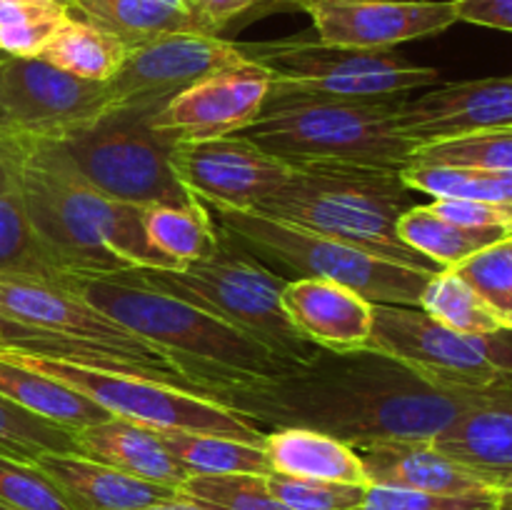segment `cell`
Masks as SVG:
<instances>
[{"label":"cell","instance_id":"cell-1","mask_svg":"<svg viewBox=\"0 0 512 510\" xmlns=\"http://www.w3.org/2000/svg\"><path fill=\"white\" fill-rule=\"evenodd\" d=\"M512 390H465L430 383L388 355L373 350H320L280 380L225 388L220 400L250 423L310 428L343 443L433 440L465 410Z\"/></svg>","mask_w":512,"mask_h":510},{"label":"cell","instance_id":"cell-2","mask_svg":"<svg viewBox=\"0 0 512 510\" xmlns=\"http://www.w3.org/2000/svg\"><path fill=\"white\" fill-rule=\"evenodd\" d=\"M30 223L55 268L68 278L133 268H178L148 243L143 208L88 183L58 140L0 135Z\"/></svg>","mask_w":512,"mask_h":510},{"label":"cell","instance_id":"cell-3","mask_svg":"<svg viewBox=\"0 0 512 510\" xmlns=\"http://www.w3.org/2000/svg\"><path fill=\"white\" fill-rule=\"evenodd\" d=\"M65 288L168 355L195 393L213 395L225 388L273 383L300 365L280 358L230 320L148 288L125 273L80 275L70 278Z\"/></svg>","mask_w":512,"mask_h":510},{"label":"cell","instance_id":"cell-4","mask_svg":"<svg viewBox=\"0 0 512 510\" xmlns=\"http://www.w3.org/2000/svg\"><path fill=\"white\" fill-rule=\"evenodd\" d=\"M410 195L400 170L308 163L293 165L288 183L255 210L435 275L443 268L398 238L400 215L413 208Z\"/></svg>","mask_w":512,"mask_h":510},{"label":"cell","instance_id":"cell-5","mask_svg":"<svg viewBox=\"0 0 512 510\" xmlns=\"http://www.w3.org/2000/svg\"><path fill=\"white\" fill-rule=\"evenodd\" d=\"M395 98H308L268 95L240 135L290 165L328 163L403 170L415 145L400 133Z\"/></svg>","mask_w":512,"mask_h":510},{"label":"cell","instance_id":"cell-6","mask_svg":"<svg viewBox=\"0 0 512 510\" xmlns=\"http://www.w3.org/2000/svg\"><path fill=\"white\" fill-rule=\"evenodd\" d=\"M123 273L148 288L230 320L290 363H310L323 350L290 320L283 305L285 280L223 228H218L213 253L198 263L183 268H133Z\"/></svg>","mask_w":512,"mask_h":510},{"label":"cell","instance_id":"cell-7","mask_svg":"<svg viewBox=\"0 0 512 510\" xmlns=\"http://www.w3.org/2000/svg\"><path fill=\"white\" fill-rule=\"evenodd\" d=\"M200 203L218 228L238 238L258 258L275 260L303 278L333 280L360 293L370 303L418 308L425 283L433 278L425 270L390 263L343 240L313 233L255 208H233L208 200Z\"/></svg>","mask_w":512,"mask_h":510},{"label":"cell","instance_id":"cell-8","mask_svg":"<svg viewBox=\"0 0 512 510\" xmlns=\"http://www.w3.org/2000/svg\"><path fill=\"white\" fill-rule=\"evenodd\" d=\"M0 358L60 380L100 405L113 418L143 425L155 433L183 430V433L228 435V438L258 445L265 443V433L258 425L230 410L220 400L195 393V390L158 383L140 375L110 373V370L88 368V365L68 363L60 358H45V355L25 353V350L0 348Z\"/></svg>","mask_w":512,"mask_h":510},{"label":"cell","instance_id":"cell-9","mask_svg":"<svg viewBox=\"0 0 512 510\" xmlns=\"http://www.w3.org/2000/svg\"><path fill=\"white\" fill-rule=\"evenodd\" d=\"M158 108L118 105L98 123L58 140L78 173L118 203L185 205L195 200L173 168V143L150 128Z\"/></svg>","mask_w":512,"mask_h":510},{"label":"cell","instance_id":"cell-10","mask_svg":"<svg viewBox=\"0 0 512 510\" xmlns=\"http://www.w3.org/2000/svg\"><path fill=\"white\" fill-rule=\"evenodd\" d=\"M245 58L270 70V95L308 98H395L438 85L435 68L390 50L333 48L320 40L240 43Z\"/></svg>","mask_w":512,"mask_h":510},{"label":"cell","instance_id":"cell-11","mask_svg":"<svg viewBox=\"0 0 512 510\" xmlns=\"http://www.w3.org/2000/svg\"><path fill=\"white\" fill-rule=\"evenodd\" d=\"M365 350L388 355L430 383L465 390H512V333L465 335L415 305L373 303Z\"/></svg>","mask_w":512,"mask_h":510},{"label":"cell","instance_id":"cell-12","mask_svg":"<svg viewBox=\"0 0 512 510\" xmlns=\"http://www.w3.org/2000/svg\"><path fill=\"white\" fill-rule=\"evenodd\" d=\"M0 323L15 325L25 333L43 338L100 345L133 360L150 380L193 390L185 375L170 363L168 355L110 320L65 285L0 275Z\"/></svg>","mask_w":512,"mask_h":510},{"label":"cell","instance_id":"cell-13","mask_svg":"<svg viewBox=\"0 0 512 510\" xmlns=\"http://www.w3.org/2000/svg\"><path fill=\"white\" fill-rule=\"evenodd\" d=\"M115 108L110 83L75 78L43 58L0 53V135L65 140Z\"/></svg>","mask_w":512,"mask_h":510},{"label":"cell","instance_id":"cell-14","mask_svg":"<svg viewBox=\"0 0 512 510\" xmlns=\"http://www.w3.org/2000/svg\"><path fill=\"white\" fill-rule=\"evenodd\" d=\"M243 45L220 35L170 33L128 48L110 80L118 105L160 108L180 90L208 75L245 63Z\"/></svg>","mask_w":512,"mask_h":510},{"label":"cell","instance_id":"cell-15","mask_svg":"<svg viewBox=\"0 0 512 510\" xmlns=\"http://www.w3.org/2000/svg\"><path fill=\"white\" fill-rule=\"evenodd\" d=\"M268 95L270 70L245 60L165 100L150 115V128L173 145L235 135L258 118Z\"/></svg>","mask_w":512,"mask_h":510},{"label":"cell","instance_id":"cell-16","mask_svg":"<svg viewBox=\"0 0 512 510\" xmlns=\"http://www.w3.org/2000/svg\"><path fill=\"white\" fill-rule=\"evenodd\" d=\"M173 168L198 200L258 208L293 175V165L265 153L240 133L173 145Z\"/></svg>","mask_w":512,"mask_h":510},{"label":"cell","instance_id":"cell-17","mask_svg":"<svg viewBox=\"0 0 512 510\" xmlns=\"http://www.w3.org/2000/svg\"><path fill=\"white\" fill-rule=\"evenodd\" d=\"M310 15L318 40L333 48L390 50L453 28L455 0H293Z\"/></svg>","mask_w":512,"mask_h":510},{"label":"cell","instance_id":"cell-18","mask_svg":"<svg viewBox=\"0 0 512 510\" xmlns=\"http://www.w3.org/2000/svg\"><path fill=\"white\" fill-rule=\"evenodd\" d=\"M398 128L415 148L512 128V75L445 83L418 98H405L398 110Z\"/></svg>","mask_w":512,"mask_h":510},{"label":"cell","instance_id":"cell-19","mask_svg":"<svg viewBox=\"0 0 512 510\" xmlns=\"http://www.w3.org/2000/svg\"><path fill=\"white\" fill-rule=\"evenodd\" d=\"M368 483L423 490L435 495L498 493L500 480L458 463L433 440H380L358 445Z\"/></svg>","mask_w":512,"mask_h":510},{"label":"cell","instance_id":"cell-20","mask_svg":"<svg viewBox=\"0 0 512 510\" xmlns=\"http://www.w3.org/2000/svg\"><path fill=\"white\" fill-rule=\"evenodd\" d=\"M283 305L310 343L333 353L363 350L373 330V303L333 280H290L283 288Z\"/></svg>","mask_w":512,"mask_h":510},{"label":"cell","instance_id":"cell-21","mask_svg":"<svg viewBox=\"0 0 512 510\" xmlns=\"http://www.w3.org/2000/svg\"><path fill=\"white\" fill-rule=\"evenodd\" d=\"M73 443L75 453L148 483L178 490L190 478L183 465L165 448L160 433L113 415L88 428L73 430Z\"/></svg>","mask_w":512,"mask_h":510},{"label":"cell","instance_id":"cell-22","mask_svg":"<svg viewBox=\"0 0 512 510\" xmlns=\"http://www.w3.org/2000/svg\"><path fill=\"white\" fill-rule=\"evenodd\" d=\"M35 465L65 490L78 510H143L178 495L175 488L133 478L80 453H50Z\"/></svg>","mask_w":512,"mask_h":510},{"label":"cell","instance_id":"cell-23","mask_svg":"<svg viewBox=\"0 0 512 510\" xmlns=\"http://www.w3.org/2000/svg\"><path fill=\"white\" fill-rule=\"evenodd\" d=\"M435 448L458 463L503 480L512 470V393L465 410L433 438Z\"/></svg>","mask_w":512,"mask_h":510},{"label":"cell","instance_id":"cell-24","mask_svg":"<svg viewBox=\"0 0 512 510\" xmlns=\"http://www.w3.org/2000/svg\"><path fill=\"white\" fill-rule=\"evenodd\" d=\"M265 455L273 473L328 483L370 485L353 445L310 428H275L265 433Z\"/></svg>","mask_w":512,"mask_h":510},{"label":"cell","instance_id":"cell-25","mask_svg":"<svg viewBox=\"0 0 512 510\" xmlns=\"http://www.w3.org/2000/svg\"><path fill=\"white\" fill-rule=\"evenodd\" d=\"M70 15L108 30L128 48L170 33H205L195 0H75Z\"/></svg>","mask_w":512,"mask_h":510},{"label":"cell","instance_id":"cell-26","mask_svg":"<svg viewBox=\"0 0 512 510\" xmlns=\"http://www.w3.org/2000/svg\"><path fill=\"white\" fill-rule=\"evenodd\" d=\"M0 275L33 278L53 285L70 283L68 275L55 268L40 245L18 180L3 155H0Z\"/></svg>","mask_w":512,"mask_h":510},{"label":"cell","instance_id":"cell-27","mask_svg":"<svg viewBox=\"0 0 512 510\" xmlns=\"http://www.w3.org/2000/svg\"><path fill=\"white\" fill-rule=\"evenodd\" d=\"M0 395L65 430L88 428L110 418L100 405L70 385L5 358H0Z\"/></svg>","mask_w":512,"mask_h":510},{"label":"cell","instance_id":"cell-28","mask_svg":"<svg viewBox=\"0 0 512 510\" xmlns=\"http://www.w3.org/2000/svg\"><path fill=\"white\" fill-rule=\"evenodd\" d=\"M512 230L500 228H465L435 215L428 205H413L398 220V238L408 248L438 263L443 270L455 268L470 255L498 243Z\"/></svg>","mask_w":512,"mask_h":510},{"label":"cell","instance_id":"cell-29","mask_svg":"<svg viewBox=\"0 0 512 510\" xmlns=\"http://www.w3.org/2000/svg\"><path fill=\"white\" fill-rule=\"evenodd\" d=\"M125 55L128 45L123 40L70 15L38 58L48 60L50 65L75 78L110 83L123 65Z\"/></svg>","mask_w":512,"mask_h":510},{"label":"cell","instance_id":"cell-30","mask_svg":"<svg viewBox=\"0 0 512 510\" xmlns=\"http://www.w3.org/2000/svg\"><path fill=\"white\" fill-rule=\"evenodd\" d=\"M143 225L148 243L178 268L208 258L218 243V225L198 198L185 205L143 208Z\"/></svg>","mask_w":512,"mask_h":510},{"label":"cell","instance_id":"cell-31","mask_svg":"<svg viewBox=\"0 0 512 510\" xmlns=\"http://www.w3.org/2000/svg\"><path fill=\"white\" fill-rule=\"evenodd\" d=\"M165 448L188 475H268L273 473L263 445L215 433H160Z\"/></svg>","mask_w":512,"mask_h":510},{"label":"cell","instance_id":"cell-32","mask_svg":"<svg viewBox=\"0 0 512 510\" xmlns=\"http://www.w3.org/2000/svg\"><path fill=\"white\" fill-rule=\"evenodd\" d=\"M400 178L413 193L433 195V200L458 198L512 205V173L505 170L408 163L400 170Z\"/></svg>","mask_w":512,"mask_h":510},{"label":"cell","instance_id":"cell-33","mask_svg":"<svg viewBox=\"0 0 512 510\" xmlns=\"http://www.w3.org/2000/svg\"><path fill=\"white\" fill-rule=\"evenodd\" d=\"M420 310L438 323L465 335H495L503 333L488 305L478 293L460 278L455 270H440L425 283L420 295Z\"/></svg>","mask_w":512,"mask_h":510},{"label":"cell","instance_id":"cell-34","mask_svg":"<svg viewBox=\"0 0 512 510\" xmlns=\"http://www.w3.org/2000/svg\"><path fill=\"white\" fill-rule=\"evenodd\" d=\"M68 18L55 0H0V53L38 58Z\"/></svg>","mask_w":512,"mask_h":510},{"label":"cell","instance_id":"cell-35","mask_svg":"<svg viewBox=\"0 0 512 510\" xmlns=\"http://www.w3.org/2000/svg\"><path fill=\"white\" fill-rule=\"evenodd\" d=\"M50 453H75L73 430L60 428L0 395V455L38 463Z\"/></svg>","mask_w":512,"mask_h":510},{"label":"cell","instance_id":"cell-36","mask_svg":"<svg viewBox=\"0 0 512 510\" xmlns=\"http://www.w3.org/2000/svg\"><path fill=\"white\" fill-rule=\"evenodd\" d=\"M410 163L463 165V168L505 170L512 173V128L485 130V133L460 135L413 148Z\"/></svg>","mask_w":512,"mask_h":510},{"label":"cell","instance_id":"cell-37","mask_svg":"<svg viewBox=\"0 0 512 510\" xmlns=\"http://www.w3.org/2000/svg\"><path fill=\"white\" fill-rule=\"evenodd\" d=\"M450 270L483 298L503 330L512 333V233Z\"/></svg>","mask_w":512,"mask_h":510},{"label":"cell","instance_id":"cell-38","mask_svg":"<svg viewBox=\"0 0 512 510\" xmlns=\"http://www.w3.org/2000/svg\"><path fill=\"white\" fill-rule=\"evenodd\" d=\"M178 493L208 510H290L270 493L265 475H190Z\"/></svg>","mask_w":512,"mask_h":510},{"label":"cell","instance_id":"cell-39","mask_svg":"<svg viewBox=\"0 0 512 510\" xmlns=\"http://www.w3.org/2000/svg\"><path fill=\"white\" fill-rule=\"evenodd\" d=\"M0 503L13 510H78L45 470L5 455H0Z\"/></svg>","mask_w":512,"mask_h":510},{"label":"cell","instance_id":"cell-40","mask_svg":"<svg viewBox=\"0 0 512 510\" xmlns=\"http://www.w3.org/2000/svg\"><path fill=\"white\" fill-rule=\"evenodd\" d=\"M265 480L270 493L290 510H353L363 503L368 488V485L293 478L283 473H268Z\"/></svg>","mask_w":512,"mask_h":510},{"label":"cell","instance_id":"cell-41","mask_svg":"<svg viewBox=\"0 0 512 510\" xmlns=\"http://www.w3.org/2000/svg\"><path fill=\"white\" fill-rule=\"evenodd\" d=\"M495 505H498V493L435 495L370 483L365 488L363 503L353 510H495Z\"/></svg>","mask_w":512,"mask_h":510},{"label":"cell","instance_id":"cell-42","mask_svg":"<svg viewBox=\"0 0 512 510\" xmlns=\"http://www.w3.org/2000/svg\"><path fill=\"white\" fill-rule=\"evenodd\" d=\"M435 215L465 228H500L512 230V205L480 203V200L440 198L428 205Z\"/></svg>","mask_w":512,"mask_h":510},{"label":"cell","instance_id":"cell-43","mask_svg":"<svg viewBox=\"0 0 512 510\" xmlns=\"http://www.w3.org/2000/svg\"><path fill=\"white\" fill-rule=\"evenodd\" d=\"M275 3H283V0H195V8H198L205 30L210 35H220V30H225L243 15ZM288 3H293V0H288Z\"/></svg>","mask_w":512,"mask_h":510},{"label":"cell","instance_id":"cell-44","mask_svg":"<svg viewBox=\"0 0 512 510\" xmlns=\"http://www.w3.org/2000/svg\"><path fill=\"white\" fill-rule=\"evenodd\" d=\"M458 20L512 33V0H455Z\"/></svg>","mask_w":512,"mask_h":510},{"label":"cell","instance_id":"cell-45","mask_svg":"<svg viewBox=\"0 0 512 510\" xmlns=\"http://www.w3.org/2000/svg\"><path fill=\"white\" fill-rule=\"evenodd\" d=\"M143 510H208V508H203V505H200V503L183 498V495L178 493V495H175V498L163 500V503L150 505V508H143Z\"/></svg>","mask_w":512,"mask_h":510},{"label":"cell","instance_id":"cell-46","mask_svg":"<svg viewBox=\"0 0 512 510\" xmlns=\"http://www.w3.org/2000/svg\"><path fill=\"white\" fill-rule=\"evenodd\" d=\"M495 510H512V470L503 475L498 485V505Z\"/></svg>","mask_w":512,"mask_h":510},{"label":"cell","instance_id":"cell-47","mask_svg":"<svg viewBox=\"0 0 512 510\" xmlns=\"http://www.w3.org/2000/svg\"><path fill=\"white\" fill-rule=\"evenodd\" d=\"M55 3H60V5H65V8H73V3H75V0H55Z\"/></svg>","mask_w":512,"mask_h":510},{"label":"cell","instance_id":"cell-48","mask_svg":"<svg viewBox=\"0 0 512 510\" xmlns=\"http://www.w3.org/2000/svg\"><path fill=\"white\" fill-rule=\"evenodd\" d=\"M0 510H13V508H8V505H3V503H0Z\"/></svg>","mask_w":512,"mask_h":510}]
</instances>
